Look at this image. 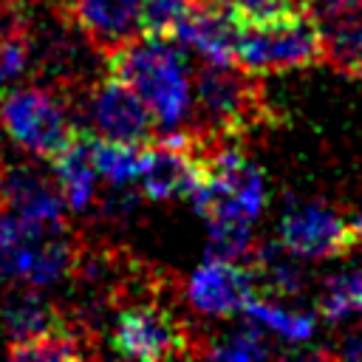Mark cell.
Here are the masks:
<instances>
[{"label":"cell","instance_id":"obj_1","mask_svg":"<svg viewBox=\"0 0 362 362\" xmlns=\"http://www.w3.org/2000/svg\"><path fill=\"white\" fill-rule=\"evenodd\" d=\"M107 71L133 85V90L147 102L158 122V136L184 127L192 116L195 85L189 82L184 54L170 45V40L133 37L105 57Z\"/></svg>","mask_w":362,"mask_h":362},{"label":"cell","instance_id":"obj_2","mask_svg":"<svg viewBox=\"0 0 362 362\" xmlns=\"http://www.w3.org/2000/svg\"><path fill=\"white\" fill-rule=\"evenodd\" d=\"M195 130L209 139L246 141L266 124H274V110L257 74L240 65L204 62L195 71Z\"/></svg>","mask_w":362,"mask_h":362},{"label":"cell","instance_id":"obj_3","mask_svg":"<svg viewBox=\"0 0 362 362\" xmlns=\"http://www.w3.org/2000/svg\"><path fill=\"white\" fill-rule=\"evenodd\" d=\"M161 286L144 291V297H127L119 303L110 328V345L124 359H184L198 354L201 337H195L184 317H178L164 300Z\"/></svg>","mask_w":362,"mask_h":362},{"label":"cell","instance_id":"obj_4","mask_svg":"<svg viewBox=\"0 0 362 362\" xmlns=\"http://www.w3.org/2000/svg\"><path fill=\"white\" fill-rule=\"evenodd\" d=\"M71 107V90L54 85L8 88L0 93V127L20 150L51 161L82 127Z\"/></svg>","mask_w":362,"mask_h":362},{"label":"cell","instance_id":"obj_5","mask_svg":"<svg viewBox=\"0 0 362 362\" xmlns=\"http://www.w3.org/2000/svg\"><path fill=\"white\" fill-rule=\"evenodd\" d=\"M235 62L252 74L303 71L325 62V42L317 20L305 14L240 25Z\"/></svg>","mask_w":362,"mask_h":362},{"label":"cell","instance_id":"obj_6","mask_svg":"<svg viewBox=\"0 0 362 362\" xmlns=\"http://www.w3.org/2000/svg\"><path fill=\"white\" fill-rule=\"evenodd\" d=\"M85 119L102 139L153 144L158 139V122L147 102L133 90L130 82L105 71L102 79L90 82L85 99Z\"/></svg>","mask_w":362,"mask_h":362},{"label":"cell","instance_id":"obj_7","mask_svg":"<svg viewBox=\"0 0 362 362\" xmlns=\"http://www.w3.org/2000/svg\"><path fill=\"white\" fill-rule=\"evenodd\" d=\"M277 243L291 257L320 260L356 249V235L337 209L322 201H308L286 209L277 229Z\"/></svg>","mask_w":362,"mask_h":362},{"label":"cell","instance_id":"obj_8","mask_svg":"<svg viewBox=\"0 0 362 362\" xmlns=\"http://www.w3.org/2000/svg\"><path fill=\"white\" fill-rule=\"evenodd\" d=\"M255 294V272L246 263L223 257H206V263H201L184 286V300L189 303V308L209 317H232L243 311V305Z\"/></svg>","mask_w":362,"mask_h":362},{"label":"cell","instance_id":"obj_9","mask_svg":"<svg viewBox=\"0 0 362 362\" xmlns=\"http://www.w3.org/2000/svg\"><path fill=\"white\" fill-rule=\"evenodd\" d=\"M54 8L102 57L139 37L141 0H57Z\"/></svg>","mask_w":362,"mask_h":362},{"label":"cell","instance_id":"obj_10","mask_svg":"<svg viewBox=\"0 0 362 362\" xmlns=\"http://www.w3.org/2000/svg\"><path fill=\"white\" fill-rule=\"evenodd\" d=\"M0 209L17 212L28 221L65 226L68 204L57 178L45 175L42 170L25 161H3L0 158Z\"/></svg>","mask_w":362,"mask_h":362},{"label":"cell","instance_id":"obj_11","mask_svg":"<svg viewBox=\"0 0 362 362\" xmlns=\"http://www.w3.org/2000/svg\"><path fill=\"white\" fill-rule=\"evenodd\" d=\"M238 34L240 23L215 0H195L192 11L178 28V40L192 48L204 62L215 65H238L235 51H238Z\"/></svg>","mask_w":362,"mask_h":362},{"label":"cell","instance_id":"obj_12","mask_svg":"<svg viewBox=\"0 0 362 362\" xmlns=\"http://www.w3.org/2000/svg\"><path fill=\"white\" fill-rule=\"evenodd\" d=\"M90 130L79 127L74 133V139L51 158L54 167V178L62 189V198L68 204L71 212H82L93 204L96 198V178L99 170L90 158Z\"/></svg>","mask_w":362,"mask_h":362},{"label":"cell","instance_id":"obj_13","mask_svg":"<svg viewBox=\"0 0 362 362\" xmlns=\"http://www.w3.org/2000/svg\"><path fill=\"white\" fill-rule=\"evenodd\" d=\"M325 42V65L354 76L362 65V0H351L339 11L317 20Z\"/></svg>","mask_w":362,"mask_h":362},{"label":"cell","instance_id":"obj_14","mask_svg":"<svg viewBox=\"0 0 362 362\" xmlns=\"http://www.w3.org/2000/svg\"><path fill=\"white\" fill-rule=\"evenodd\" d=\"M65 317H68V311H62L59 305H54L42 294H37V288H31V286H25V291L11 294L8 303L3 305V328L8 334V345L34 339V337L51 331L54 325H59Z\"/></svg>","mask_w":362,"mask_h":362},{"label":"cell","instance_id":"obj_15","mask_svg":"<svg viewBox=\"0 0 362 362\" xmlns=\"http://www.w3.org/2000/svg\"><path fill=\"white\" fill-rule=\"evenodd\" d=\"M90 158L113 187H130L139 184L147 158H150V144H130V141H113L102 136H90Z\"/></svg>","mask_w":362,"mask_h":362},{"label":"cell","instance_id":"obj_16","mask_svg":"<svg viewBox=\"0 0 362 362\" xmlns=\"http://www.w3.org/2000/svg\"><path fill=\"white\" fill-rule=\"evenodd\" d=\"M243 314L255 325L269 328L272 334L283 337L286 342H308L314 337V328H317L311 314L288 311V308H283V305H277V303H272L266 297H257V294L243 305Z\"/></svg>","mask_w":362,"mask_h":362},{"label":"cell","instance_id":"obj_17","mask_svg":"<svg viewBox=\"0 0 362 362\" xmlns=\"http://www.w3.org/2000/svg\"><path fill=\"white\" fill-rule=\"evenodd\" d=\"M320 314L328 322H339L362 308V269H351L342 274H334L322 286L320 297Z\"/></svg>","mask_w":362,"mask_h":362},{"label":"cell","instance_id":"obj_18","mask_svg":"<svg viewBox=\"0 0 362 362\" xmlns=\"http://www.w3.org/2000/svg\"><path fill=\"white\" fill-rule=\"evenodd\" d=\"M195 0H141L139 34L153 40H175L181 23L192 11Z\"/></svg>","mask_w":362,"mask_h":362},{"label":"cell","instance_id":"obj_19","mask_svg":"<svg viewBox=\"0 0 362 362\" xmlns=\"http://www.w3.org/2000/svg\"><path fill=\"white\" fill-rule=\"evenodd\" d=\"M195 356H206V359H269L274 356V351L266 345V339L257 331H238L229 337H221L215 342H198V354Z\"/></svg>","mask_w":362,"mask_h":362},{"label":"cell","instance_id":"obj_20","mask_svg":"<svg viewBox=\"0 0 362 362\" xmlns=\"http://www.w3.org/2000/svg\"><path fill=\"white\" fill-rule=\"evenodd\" d=\"M215 3H221L240 25L272 23V20H283V17H294V14L308 11L305 0H215Z\"/></svg>","mask_w":362,"mask_h":362},{"label":"cell","instance_id":"obj_21","mask_svg":"<svg viewBox=\"0 0 362 362\" xmlns=\"http://www.w3.org/2000/svg\"><path fill=\"white\" fill-rule=\"evenodd\" d=\"M23 25H28L23 0H0V34L11 28H23Z\"/></svg>","mask_w":362,"mask_h":362},{"label":"cell","instance_id":"obj_22","mask_svg":"<svg viewBox=\"0 0 362 362\" xmlns=\"http://www.w3.org/2000/svg\"><path fill=\"white\" fill-rule=\"evenodd\" d=\"M334 356L337 359H362V331H351L342 339L339 351H334Z\"/></svg>","mask_w":362,"mask_h":362},{"label":"cell","instance_id":"obj_23","mask_svg":"<svg viewBox=\"0 0 362 362\" xmlns=\"http://www.w3.org/2000/svg\"><path fill=\"white\" fill-rule=\"evenodd\" d=\"M351 226H354V235H356V246H362V212L351 221Z\"/></svg>","mask_w":362,"mask_h":362},{"label":"cell","instance_id":"obj_24","mask_svg":"<svg viewBox=\"0 0 362 362\" xmlns=\"http://www.w3.org/2000/svg\"><path fill=\"white\" fill-rule=\"evenodd\" d=\"M354 76H356V79H362V65L356 68V74H354Z\"/></svg>","mask_w":362,"mask_h":362},{"label":"cell","instance_id":"obj_25","mask_svg":"<svg viewBox=\"0 0 362 362\" xmlns=\"http://www.w3.org/2000/svg\"><path fill=\"white\" fill-rule=\"evenodd\" d=\"M359 314H362V308H359Z\"/></svg>","mask_w":362,"mask_h":362},{"label":"cell","instance_id":"obj_26","mask_svg":"<svg viewBox=\"0 0 362 362\" xmlns=\"http://www.w3.org/2000/svg\"><path fill=\"white\" fill-rule=\"evenodd\" d=\"M54 3H57V0H54Z\"/></svg>","mask_w":362,"mask_h":362}]
</instances>
